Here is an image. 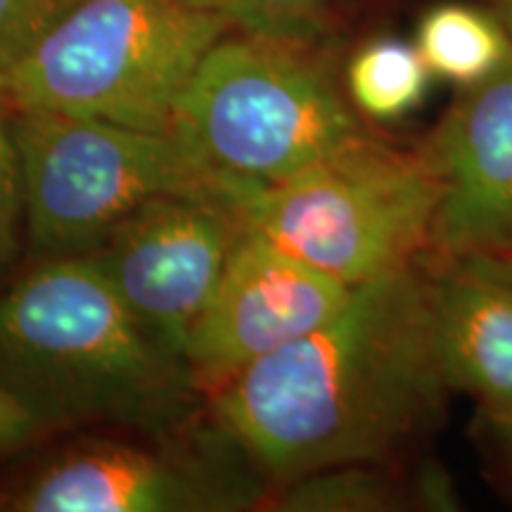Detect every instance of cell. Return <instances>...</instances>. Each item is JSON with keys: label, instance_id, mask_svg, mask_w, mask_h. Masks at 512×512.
I'll return each instance as SVG.
<instances>
[{"label": "cell", "instance_id": "cell-1", "mask_svg": "<svg viewBox=\"0 0 512 512\" xmlns=\"http://www.w3.org/2000/svg\"><path fill=\"white\" fill-rule=\"evenodd\" d=\"M209 394L216 430L278 484L389 463L439 425L451 394L427 259L354 287L328 323Z\"/></svg>", "mask_w": 512, "mask_h": 512}, {"label": "cell", "instance_id": "cell-2", "mask_svg": "<svg viewBox=\"0 0 512 512\" xmlns=\"http://www.w3.org/2000/svg\"><path fill=\"white\" fill-rule=\"evenodd\" d=\"M0 387L41 432L121 425L147 434L183 427L202 389L91 254L36 261L0 292Z\"/></svg>", "mask_w": 512, "mask_h": 512}, {"label": "cell", "instance_id": "cell-3", "mask_svg": "<svg viewBox=\"0 0 512 512\" xmlns=\"http://www.w3.org/2000/svg\"><path fill=\"white\" fill-rule=\"evenodd\" d=\"M230 27L192 0H83L0 72L10 110L171 133L176 102Z\"/></svg>", "mask_w": 512, "mask_h": 512}, {"label": "cell", "instance_id": "cell-4", "mask_svg": "<svg viewBox=\"0 0 512 512\" xmlns=\"http://www.w3.org/2000/svg\"><path fill=\"white\" fill-rule=\"evenodd\" d=\"M8 126L36 261L95 252L155 197L204 192L247 207L264 190L214 169L171 133L24 110H10Z\"/></svg>", "mask_w": 512, "mask_h": 512}, {"label": "cell", "instance_id": "cell-5", "mask_svg": "<svg viewBox=\"0 0 512 512\" xmlns=\"http://www.w3.org/2000/svg\"><path fill=\"white\" fill-rule=\"evenodd\" d=\"M439 202L441 185L420 145L406 150L363 131L256 192L245 221L285 252L358 287L425 259Z\"/></svg>", "mask_w": 512, "mask_h": 512}, {"label": "cell", "instance_id": "cell-6", "mask_svg": "<svg viewBox=\"0 0 512 512\" xmlns=\"http://www.w3.org/2000/svg\"><path fill=\"white\" fill-rule=\"evenodd\" d=\"M313 48L223 36L176 102L171 136L204 162L268 188L366 128Z\"/></svg>", "mask_w": 512, "mask_h": 512}, {"label": "cell", "instance_id": "cell-7", "mask_svg": "<svg viewBox=\"0 0 512 512\" xmlns=\"http://www.w3.org/2000/svg\"><path fill=\"white\" fill-rule=\"evenodd\" d=\"M245 228V204L178 192L138 207L91 256L147 335L185 358Z\"/></svg>", "mask_w": 512, "mask_h": 512}, {"label": "cell", "instance_id": "cell-8", "mask_svg": "<svg viewBox=\"0 0 512 512\" xmlns=\"http://www.w3.org/2000/svg\"><path fill=\"white\" fill-rule=\"evenodd\" d=\"M354 287L245 228L185 347L202 389L219 387L254 361L337 316Z\"/></svg>", "mask_w": 512, "mask_h": 512}, {"label": "cell", "instance_id": "cell-9", "mask_svg": "<svg viewBox=\"0 0 512 512\" xmlns=\"http://www.w3.org/2000/svg\"><path fill=\"white\" fill-rule=\"evenodd\" d=\"M254 503V479L219 458L119 441L67 448L0 496V510L12 512H228Z\"/></svg>", "mask_w": 512, "mask_h": 512}, {"label": "cell", "instance_id": "cell-10", "mask_svg": "<svg viewBox=\"0 0 512 512\" xmlns=\"http://www.w3.org/2000/svg\"><path fill=\"white\" fill-rule=\"evenodd\" d=\"M420 150L441 185L425 259L512 254V55L460 88Z\"/></svg>", "mask_w": 512, "mask_h": 512}, {"label": "cell", "instance_id": "cell-11", "mask_svg": "<svg viewBox=\"0 0 512 512\" xmlns=\"http://www.w3.org/2000/svg\"><path fill=\"white\" fill-rule=\"evenodd\" d=\"M427 264L448 387L510 425L512 254H467Z\"/></svg>", "mask_w": 512, "mask_h": 512}, {"label": "cell", "instance_id": "cell-12", "mask_svg": "<svg viewBox=\"0 0 512 512\" xmlns=\"http://www.w3.org/2000/svg\"><path fill=\"white\" fill-rule=\"evenodd\" d=\"M415 48L432 76L460 91L510 60L512 38L482 5L441 3L422 15Z\"/></svg>", "mask_w": 512, "mask_h": 512}, {"label": "cell", "instance_id": "cell-13", "mask_svg": "<svg viewBox=\"0 0 512 512\" xmlns=\"http://www.w3.org/2000/svg\"><path fill=\"white\" fill-rule=\"evenodd\" d=\"M430 76L425 60L411 43L375 38L351 57L347 91L356 112L375 121H396L420 107Z\"/></svg>", "mask_w": 512, "mask_h": 512}, {"label": "cell", "instance_id": "cell-14", "mask_svg": "<svg viewBox=\"0 0 512 512\" xmlns=\"http://www.w3.org/2000/svg\"><path fill=\"white\" fill-rule=\"evenodd\" d=\"M275 510L297 512H377L415 503L387 463H354L325 467L278 484Z\"/></svg>", "mask_w": 512, "mask_h": 512}, {"label": "cell", "instance_id": "cell-15", "mask_svg": "<svg viewBox=\"0 0 512 512\" xmlns=\"http://www.w3.org/2000/svg\"><path fill=\"white\" fill-rule=\"evenodd\" d=\"M230 29L261 41L316 48L330 29L328 0H192Z\"/></svg>", "mask_w": 512, "mask_h": 512}, {"label": "cell", "instance_id": "cell-16", "mask_svg": "<svg viewBox=\"0 0 512 512\" xmlns=\"http://www.w3.org/2000/svg\"><path fill=\"white\" fill-rule=\"evenodd\" d=\"M81 3L83 0H0V72L31 53Z\"/></svg>", "mask_w": 512, "mask_h": 512}, {"label": "cell", "instance_id": "cell-17", "mask_svg": "<svg viewBox=\"0 0 512 512\" xmlns=\"http://www.w3.org/2000/svg\"><path fill=\"white\" fill-rule=\"evenodd\" d=\"M27 247V211H24L22 174L8 117H0V287Z\"/></svg>", "mask_w": 512, "mask_h": 512}, {"label": "cell", "instance_id": "cell-18", "mask_svg": "<svg viewBox=\"0 0 512 512\" xmlns=\"http://www.w3.org/2000/svg\"><path fill=\"white\" fill-rule=\"evenodd\" d=\"M41 432L34 418L0 387V453L17 451Z\"/></svg>", "mask_w": 512, "mask_h": 512}, {"label": "cell", "instance_id": "cell-19", "mask_svg": "<svg viewBox=\"0 0 512 512\" xmlns=\"http://www.w3.org/2000/svg\"><path fill=\"white\" fill-rule=\"evenodd\" d=\"M472 3L482 5L484 10H489L491 15L503 24V29L508 31L512 38V0H472Z\"/></svg>", "mask_w": 512, "mask_h": 512}, {"label": "cell", "instance_id": "cell-20", "mask_svg": "<svg viewBox=\"0 0 512 512\" xmlns=\"http://www.w3.org/2000/svg\"><path fill=\"white\" fill-rule=\"evenodd\" d=\"M10 114V105H8V98H5L3 88H0V117H8Z\"/></svg>", "mask_w": 512, "mask_h": 512}, {"label": "cell", "instance_id": "cell-21", "mask_svg": "<svg viewBox=\"0 0 512 512\" xmlns=\"http://www.w3.org/2000/svg\"><path fill=\"white\" fill-rule=\"evenodd\" d=\"M510 427H512V422H510Z\"/></svg>", "mask_w": 512, "mask_h": 512}]
</instances>
